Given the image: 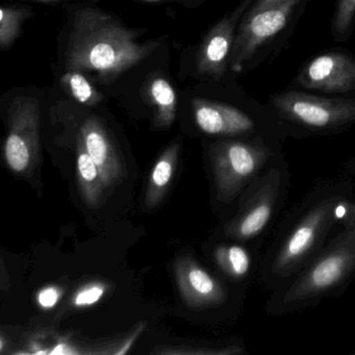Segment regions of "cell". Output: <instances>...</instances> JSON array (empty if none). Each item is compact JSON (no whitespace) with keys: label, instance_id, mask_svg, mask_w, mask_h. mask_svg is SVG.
Returning <instances> with one entry per match:
<instances>
[{"label":"cell","instance_id":"cell-4","mask_svg":"<svg viewBox=\"0 0 355 355\" xmlns=\"http://www.w3.org/2000/svg\"><path fill=\"white\" fill-rule=\"evenodd\" d=\"M311 0H253L239 22L230 71L246 73L277 57L294 35Z\"/></svg>","mask_w":355,"mask_h":355},{"label":"cell","instance_id":"cell-7","mask_svg":"<svg viewBox=\"0 0 355 355\" xmlns=\"http://www.w3.org/2000/svg\"><path fill=\"white\" fill-rule=\"evenodd\" d=\"M268 105L286 126L288 138L336 136L355 125V93L326 97L291 87L271 95Z\"/></svg>","mask_w":355,"mask_h":355},{"label":"cell","instance_id":"cell-17","mask_svg":"<svg viewBox=\"0 0 355 355\" xmlns=\"http://www.w3.org/2000/svg\"><path fill=\"white\" fill-rule=\"evenodd\" d=\"M78 178L83 199L90 207H99L103 202L105 187L96 164L78 140Z\"/></svg>","mask_w":355,"mask_h":355},{"label":"cell","instance_id":"cell-13","mask_svg":"<svg viewBox=\"0 0 355 355\" xmlns=\"http://www.w3.org/2000/svg\"><path fill=\"white\" fill-rule=\"evenodd\" d=\"M78 141L98 167L107 189L117 184L123 174L121 159L109 132L99 119L91 117L84 122Z\"/></svg>","mask_w":355,"mask_h":355},{"label":"cell","instance_id":"cell-15","mask_svg":"<svg viewBox=\"0 0 355 355\" xmlns=\"http://www.w3.org/2000/svg\"><path fill=\"white\" fill-rule=\"evenodd\" d=\"M180 144L173 142L164 150L157 159L149 178L145 203L148 209H155L159 205L169 188L178 165Z\"/></svg>","mask_w":355,"mask_h":355},{"label":"cell","instance_id":"cell-23","mask_svg":"<svg viewBox=\"0 0 355 355\" xmlns=\"http://www.w3.org/2000/svg\"><path fill=\"white\" fill-rule=\"evenodd\" d=\"M89 1L92 3V1H98V0H89ZM135 1L150 3H175V5L192 10L202 6L207 0H135Z\"/></svg>","mask_w":355,"mask_h":355},{"label":"cell","instance_id":"cell-18","mask_svg":"<svg viewBox=\"0 0 355 355\" xmlns=\"http://www.w3.org/2000/svg\"><path fill=\"white\" fill-rule=\"evenodd\" d=\"M35 15L33 8L24 3L3 5L0 8V47L11 49L21 34L26 20Z\"/></svg>","mask_w":355,"mask_h":355},{"label":"cell","instance_id":"cell-22","mask_svg":"<svg viewBox=\"0 0 355 355\" xmlns=\"http://www.w3.org/2000/svg\"><path fill=\"white\" fill-rule=\"evenodd\" d=\"M60 291L53 286L45 288L44 290L41 291L38 296L39 303L41 306L45 309H51L57 304L58 301L60 300Z\"/></svg>","mask_w":355,"mask_h":355},{"label":"cell","instance_id":"cell-1","mask_svg":"<svg viewBox=\"0 0 355 355\" xmlns=\"http://www.w3.org/2000/svg\"><path fill=\"white\" fill-rule=\"evenodd\" d=\"M355 207V184L346 174L315 182L284 216L263 251L257 280L272 293L296 277Z\"/></svg>","mask_w":355,"mask_h":355},{"label":"cell","instance_id":"cell-9","mask_svg":"<svg viewBox=\"0 0 355 355\" xmlns=\"http://www.w3.org/2000/svg\"><path fill=\"white\" fill-rule=\"evenodd\" d=\"M40 103L32 96L16 97L8 110L5 157L16 173L34 169L40 159Z\"/></svg>","mask_w":355,"mask_h":355},{"label":"cell","instance_id":"cell-3","mask_svg":"<svg viewBox=\"0 0 355 355\" xmlns=\"http://www.w3.org/2000/svg\"><path fill=\"white\" fill-rule=\"evenodd\" d=\"M355 280V207L323 248L288 284L270 293L265 313L286 315L340 296Z\"/></svg>","mask_w":355,"mask_h":355},{"label":"cell","instance_id":"cell-8","mask_svg":"<svg viewBox=\"0 0 355 355\" xmlns=\"http://www.w3.org/2000/svg\"><path fill=\"white\" fill-rule=\"evenodd\" d=\"M197 125L219 139H266L282 143L288 138L286 126L267 103L245 95L240 101L196 97L192 101Z\"/></svg>","mask_w":355,"mask_h":355},{"label":"cell","instance_id":"cell-25","mask_svg":"<svg viewBox=\"0 0 355 355\" xmlns=\"http://www.w3.org/2000/svg\"><path fill=\"white\" fill-rule=\"evenodd\" d=\"M10 1H20V3H59L64 1V0H10Z\"/></svg>","mask_w":355,"mask_h":355},{"label":"cell","instance_id":"cell-5","mask_svg":"<svg viewBox=\"0 0 355 355\" xmlns=\"http://www.w3.org/2000/svg\"><path fill=\"white\" fill-rule=\"evenodd\" d=\"M290 189V170L284 155L242 193L236 213L224 225V236L263 246L279 221Z\"/></svg>","mask_w":355,"mask_h":355},{"label":"cell","instance_id":"cell-21","mask_svg":"<svg viewBox=\"0 0 355 355\" xmlns=\"http://www.w3.org/2000/svg\"><path fill=\"white\" fill-rule=\"evenodd\" d=\"M105 291L103 284H95L85 286L74 297V304L78 307L94 304L103 298Z\"/></svg>","mask_w":355,"mask_h":355},{"label":"cell","instance_id":"cell-14","mask_svg":"<svg viewBox=\"0 0 355 355\" xmlns=\"http://www.w3.org/2000/svg\"><path fill=\"white\" fill-rule=\"evenodd\" d=\"M214 249V261L221 273L232 284H246L257 275L261 267V247L232 240Z\"/></svg>","mask_w":355,"mask_h":355},{"label":"cell","instance_id":"cell-20","mask_svg":"<svg viewBox=\"0 0 355 355\" xmlns=\"http://www.w3.org/2000/svg\"><path fill=\"white\" fill-rule=\"evenodd\" d=\"M355 28V0H336L331 19L332 38L338 43H347Z\"/></svg>","mask_w":355,"mask_h":355},{"label":"cell","instance_id":"cell-6","mask_svg":"<svg viewBox=\"0 0 355 355\" xmlns=\"http://www.w3.org/2000/svg\"><path fill=\"white\" fill-rule=\"evenodd\" d=\"M216 199L232 205L242 193L284 157V144L266 139H218L209 146Z\"/></svg>","mask_w":355,"mask_h":355},{"label":"cell","instance_id":"cell-2","mask_svg":"<svg viewBox=\"0 0 355 355\" xmlns=\"http://www.w3.org/2000/svg\"><path fill=\"white\" fill-rule=\"evenodd\" d=\"M146 30L128 28L113 14L91 3L72 6L64 46V69L95 73L113 82L146 60L161 42L140 40Z\"/></svg>","mask_w":355,"mask_h":355},{"label":"cell","instance_id":"cell-11","mask_svg":"<svg viewBox=\"0 0 355 355\" xmlns=\"http://www.w3.org/2000/svg\"><path fill=\"white\" fill-rule=\"evenodd\" d=\"M253 0H239L238 5L216 22L203 36L196 53L199 76L219 82L230 69V58L239 22Z\"/></svg>","mask_w":355,"mask_h":355},{"label":"cell","instance_id":"cell-16","mask_svg":"<svg viewBox=\"0 0 355 355\" xmlns=\"http://www.w3.org/2000/svg\"><path fill=\"white\" fill-rule=\"evenodd\" d=\"M145 95L155 109V124L157 128H169L176 117L178 97L169 80L155 76L149 80Z\"/></svg>","mask_w":355,"mask_h":355},{"label":"cell","instance_id":"cell-10","mask_svg":"<svg viewBox=\"0 0 355 355\" xmlns=\"http://www.w3.org/2000/svg\"><path fill=\"white\" fill-rule=\"evenodd\" d=\"M291 87L329 95L354 94L355 55L342 49L323 51L301 66Z\"/></svg>","mask_w":355,"mask_h":355},{"label":"cell","instance_id":"cell-12","mask_svg":"<svg viewBox=\"0 0 355 355\" xmlns=\"http://www.w3.org/2000/svg\"><path fill=\"white\" fill-rule=\"evenodd\" d=\"M174 274L180 296L190 309H217L230 302V286L207 273L190 257L175 261Z\"/></svg>","mask_w":355,"mask_h":355},{"label":"cell","instance_id":"cell-24","mask_svg":"<svg viewBox=\"0 0 355 355\" xmlns=\"http://www.w3.org/2000/svg\"><path fill=\"white\" fill-rule=\"evenodd\" d=\"M343 173L349 176L355 184V157L348 159V161L344 164V172H343Z\"/></svg>","mask_w":355,"mask_h":355},{"label":"cell","instance_id":"cell-19","mask_svg":"<svg viewBox=\"0 0 355 355\" xmlns=\"http://www.w3.org/2000/svg\"><path fill=\"white\" fill-rule=\"evenodd\" d=\"M62 89L80 105L95 107L103 101V96L94 85L85 76L84 72L68 70L60 78Z\"/></svg>","mask_w":355,"mask_h":355}]
</instances>
